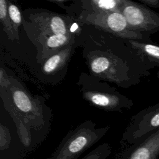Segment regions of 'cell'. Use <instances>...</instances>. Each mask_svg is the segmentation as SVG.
I'll use <instances>...</instances> for the list:
<instances>
[{"label": "cell", "instance_id": "6da1fadb", "mask_svg": "<svg viewBox=\"0 0 159 159\" xmlns=\"http://www.w3.org/2000/svg\"><path fill=\"white\" fill-rule=\"evenodd\" d=\"M109 129V126L96 128L91 121H86L70 130L47 159H77L97 143Z\"/></svg>", "mask_w": 159, "mask_h": 159}, {"label": "cell", "instance_id": "7a4b0ae2", "mask_svg": "<svg viewBox=\"0 0 159 159\" xmlns=\"http://www.w3.org/2000/svg\"><path fill=\"white\" fill-rule=\"evenodd\" d=\"M78 20L82 23L93 25L126 40L154 42L150 37L132 30L120 12H103L83 10L79 16Z\"/></svg>", "mask_w": 159, "mask_h": 159}, {"label": "cell", "instance_id": "3957f363", "mask_svg": "<svg viewBox=\"0 0 159 159\" xmlns=\"http://www.w3.org/2000/svg\"><path fill=\"white\" fill-rule=\"evenodd\" d=\"M120 12L132 30L148 37L159 32V13L147 6L130 0H123Z\"/></svg>", "mask_w": 159, "mask_h": 159}, {"label": "cell", "instance_id": "277c9868", "mask_svg": "<svg viewBox=\"0 0 159 159\" xmlns=\"http://www.w3.org/2000/svg\"><path fill=\"white\" fill-rule=\"evenodd\" d=\"M159 128V102L133 116L123 134V140L132 144Z\"/></svg>", "mask_w": 159, "mask_h": 159}, {"label": "cell", "instance_id": "5b68a950", "mask_svg": "<svg viewBox=\"0 0 159 159\" xmlns=\"http://www.w3.org/2000/svg\"><path fill=\"white\" fill-rule=\"evenodd\" d=\"M10 91L16 108L24 116L26 124L30 126L39 127L43 124L42 108L24 89L11 82Z\"/></svg>", "mask_w": 159, "mask_h": 159}, {"label": "cell", "instance_id": "8992f818", "mask_svg": "<svg viewBox=\"0 0 159 159\" xmlns=\"http://www.w3.org/2000/svg\"><path fill=\"white\" fill-rule=\"evenodd\" d=\"M159 128L124 150L117 159H158Z\"/></svg>", "mask_w": 159, "mask_h": 159}, {"label": "cell", "instance_id": "52a82bcc", "mask_svg": "<svg viewBox=\"0 0 159 159\" xmlns=\"http://www.w3.org/2000/svg\"><path fill=\"white\" fill-rule=\"evenodd\" d=\"M30 19L45 33L50 35L71 33V20L68 17L60 14L42 11L32 14Z\"/></svg>", "mask_w": 159, "mask_h": 159}, {"label": "cell", "instance_id": "ba28073f", "mask_svg": "<svg viewBox=\"0 0 159 159\" xmlns=\"http://www.w3.org/2000/svg\"><path fill=\"white\" fill-rule=\"evenodd\" d=\"M83 96L91 104L104 109L130 108L133 105V102L130 99L123 96H119L102 92L86 91L83 93Z\"/></svg>", "mask_w": 159, "mask_h": 159}, {"label": "cell", "instance_id": "9c48e42d", "mask_svg": "<svg viewBox=\"0 0 159 159\" xmlns=\"http://www.w3.org/2000/svg\"><path fill=\"white\" fill-rule=\"evenodd\" d=\"M130 48L153 66L159 68V45L156 43H149L138 40H127Z\"/></svg>", "mask_w": 159, "mask_h": 159}, {"label": "cell", "instance_id": "30bf717a", "mask_svg": "<svg viewBox=\"0 0 159 159\" xmlns=\"http://www.w3.org/2000/svg\"><path fill=\"white\" fill-rule=\"evenodd\" d=\"M73 43V40L62 50L58 51L55 54L50 56L43 65V72L46 74H52L62 67L66 63L71 55Z\"/></svg>", "mask_w": 159, "mask_h": 159}, {"label": "cell", "instance_id": "8fae6325", "mask_svg": "<svg viewBox=\"0 0 159 159\" xmlns=\"http://www.w3.org/2000/svg\"><path fill=\"white\" fill-rule=\"evenodd\" d=\"M81 2L84 10L112 12H120L123 0H87Z\"/></svg>", "mask_w": 159, "mask_h": 159}, {"label": "cell", "instance_id": "7c38bea8", "mask_svg": "<svg viewBox=\"0 0 159 159\" xmlns=\"http://www.w3.org/2000/svg\"><path fill=\"white\" fill-rule=\"evenodd\" d=\"M74 40L72 33L68 34H57L49 35L45 40V47L51 50H59Z\"/></svg>", "mask_w": 159, "mask_h": 159}, {"label": "cell", "instance_id": "4fadbf2b", "mask_svg": "<svg viewBox=\"0 0 159 159\" xmlns=\"http://www.w3.org/2000/svg\"><path fill=\"white\" fill-rule=\"evenodd\" d=\"M0 20L3 27V30L8 38L12 40H16L12 25L8 14L7 1L6 0H0Z\"/></svg>", "mask_w": 159, "mask_h": 159}, {"label": "cell", "instance_id": "5bb4252c", "mask_svg": "<svg viewBox=\"0 0 159 159\" xmlns=\"http://www.w3.org/2000/svg\"><path fill=\"white\" fill-rule=\"evenodd\" d=\"M90 68L96 75H104L112 68V63L106 56H97L91 60Z\"/></svg>", "mask_w": 159, "mask_h": 159}, {"label": "cell", "instance_id": "9a60e30c", "mask_svg": "<svg viewBox=\"0 0 159 159\" xmlns=\"http://www.w3.org/2000/svg\"><path fill=\"white\" fill-rule=\"evenodd\" d=\"M7 10H8V14L11 21V24L12 25L15 39L16 40L18 41L19 39V29L22 22V17H21L20 10L16 5L10 2L7 3Z\"/></svg>", "mask_w": 159, "mask_h": 159}, {"label": "cell", "instance_id": "2e32d148", "mask_svg": "<svg viewBox=\"0 0 159 159\" xmlns=\"http://www.w3.org/2000/svg\"><path fill=\"white\" fill-rule=\"evenodd\" d=\"M111 153V148L107 143H102L81 159H107Z\"/></svg>", "mask_w": 159, "mask_h": 159}, {"label": "cell", "instance_id": "e0dca14e", "mask_svg": "<svg viewBox=\"0 0 159 159\" xmlns=\"http://www.w3.org/2000/svg\"><path fill=\"white\" fill-rule=\"evenodd\" d=\"M10 79L7 76L6 72L4 71L2 68H1L0 70V86L1 89L3 88L7 89L11 84V81L9 80Z\"/></svg>", "mask_w": 159, "mask_h": 159}, {"label": "cell", "instance_id": "ac0fdd59", "mask_svg": "<svg viewBox=\"0 0 159 159\" xmlns=\"http://www.w3.org/2000/svg\"><path fill=\"white\" fill-rule=\"evenodd\" d=\"M141 4L154 8H159V0H139Z\"/></svg>", "mask_w": 159, "mask_h": 159}, {"label": "cell", "instance_id": "d6986e66", "mask_svg": "<svg viewBox=\"0 0 159 159\" xmlns=\"http://www.w3.org/2000/svg\"><path fill=\"white\" fill-rule=\"evenodd\" d=\"M157 78L158 80H159V71H158L157 73Z\"/></svg>", "mask_w": 159, "mask_h": 159}, {"label": "cell", "instance_id": "ffe728a7", "mask_svg": "<svg viewBox=\"0 0 159 159\" xmlns=\"http://www.w3.org/2000/svg\"><path fill=\"white\" fill-rule=\"evenodd\" d=\"M19 159H25V158H24V157H23V158H19Z\"/></svg>", "mask_w": 159, "mask_h": 159}]
</instances>
